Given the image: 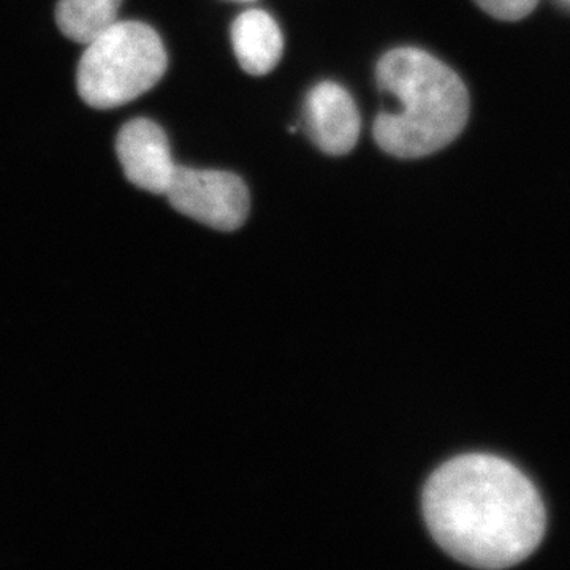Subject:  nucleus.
<instances>
[{
  "mask_svg": "<svg viewBox=\"0 0 570 570\" xmlns=\"http://www.w3.org/2000/svg\"><path fill=\"white\" fill-rule=\"evenodd\" d=\"M562 2H566L568 6H570V0H562Z\"/></svg>",
  "mask_w": 570,
  "mask_h": 570,
  "instance_id": "9d476101",
  "label": "nucleus"
},
{
  "mask_svg": "<svg viewBox=\"0 0 570 570\" xmlns=\"http://www.w3.org/2000/svg\"><path fill=\"white\" fill-rule=\"evenodd\" d=\"M165 70L167 52L159 33L145 22L116 21L81 56L78 92L89 107L110 110L148 92Z\"/></svg>",
  "mask_w": 570,
  "mask_h": 570,
  "instance_id": "7ed1b4c3",
  "label": "nucleus"
},
{
  "mask_svg": "<svg viewBox=\"0 0 570 570\" xmlns=\"http://www.w3.org/2000/svg\"><path fill=\"white\" fill-rule=\"evenodd\" d=\"M122 0H59L56 22L67 39L89 45L111 28Z\"/></svg>",
  "mask_w": 570,
  "mask_h": 570,
  "instance_id": "6e6552de",
  "label": "nucleus"
},
{
  "mask_svg": "<svg viewBox=\"0 0 570 570\" xmlns=\"http://www.w3.org/2000/svg\"><path fill=\"white\" fill-rule=\"evenodd\" d=\"M305 121L307 134L317 148L330 156L351 153L362 129L351 94L332 81L321 82L307 94Z\"/></svg>",
  "mask_w": 570,
  "mask_h": 570,
  "instance_id": "423d86ee",
  "label": "nucleus"
},
{
  "mask_svg": "<svg viewBox=\"0 0 570 570\" xmlns=\"http://www.w3.org/2000/svg\"><path fill=\"white\" fill-rule=\"evenodd\" d=\"M422 508L438 546L471 568H512L546 532V509L531 480L509 461L482 453L439 468Z\"/></svg>",
  "mask_w": 570,
  "mask_h": 570,
  "instance_id": "f257e3e1",
  "label": "nucleus"
},
{
  "mask_svg": "<svg viewBox=\"0 0 570 570\" xmlns=\"http://www.w3.org/2000/svg\"><path fill=\"white\" fill-rule=\"evenodd\" d=\"M475 3L501 21H520L530 17L538 7L539 0H474Z\"/></svg>",
  "mask_w": 570,
  "mask_h": 570,
  "instance_id": "1a4fd4ad",
  "label": "nucleus"
},
{
  "mask_svg": "<svg viewBox=\"0 0 570 570\" xmlns=\"http://www.w3.org/2000/svg\"><path fill=\"white\" fill-rule=\"evenodd\" d=\"M124 175L134 186L153 194L167 193L176 167L167 135L151 119L127 122L116 138Z\"/></svg>",
  "mask_w": 570,
  "mask_h": 570,
  "instance_id": "39448f33",
  "label": "nucleus"
},
{
  "mask_svg": "<svg viewBox=\"0 0 570 570\" xmlns=\"http://www.w3.org/2000/svg\"><path fill=\"white\" fill-rule=\"evenodd\" d=\"M232 43L239 66L255 77L275 69L284 50L279 26L272 14L262 10H249L236 18Z\"/></svg>",
  "mask_w": 570,
  "mask_h": 570,
  "instance_id": "0eeeda50",
  "label": "nucleus"
},
{
  "mask_svg": "<svg viewBox=\"0 0 570 570\" xmlns=\"http://www.w3.org/2000/svg\"><path fill=\"white\" fill-rule=\"evenodd\" d=\"M382 92L400 110L374 122V140L400 159H419L445 148L463 132L469 118L466 85L449 66L417 48L389 51L377 63Z\"/></svg>",
  "mask_w": 570,
  "mask_h": 570,
  "instance_id": "f03ea898",
  "label": "nucleus"
},
{
  "mask_svg": "<svg viewBox=\"0 0 570 570\" xmlns=\"http://www.w3.org/2000/svg\"><path fill=\"white\" fill-rule=\"evenodd\" d=\"M165 195L176 212L216 230L234 232L249 214L246 184L228 171L176 167Z\"/></svg>",
  "mask_w": 570,
  "mask_h": 570,
  "instance_id": "20e7f679",
  "label": "nucleus"
}]
</instances>
